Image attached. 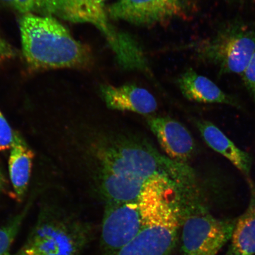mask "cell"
<instances>
[{
	"instance_id": "1",
	"label": "cell",
	"mask_w": 255,
	"mask_h": 255,
	"mask_svg": "<svg viewBox=\"0 0 255 255\" xmlns=\"http://www.w3.org/2000/svg\"><path fill=\"white\" fill-rule=\"evenodd\" d=\"M19 25L24 58L31 71L87 69L93 65L91 48L53 15L24 14Z\"/></svg>"
},
{
	"instance_id": "2",
	"label": "cell",
	"mask_w": 255,
	"mask_h": 255,
	"mask_svg": "<svg viewBox=\"0 0 255 255\" xmlns=\"http://www.w3.org/2000/svg\"><path fill=\"white\" fill-rule=\"evenodd\" d=\"M176 184L165 178L149 182L138 200L142 226L135 238L114 255H171L180 232Z\"/></svg>"
},
{
	"instance_id": "3",
	"label": "cell",
	"mask_w": 255,
	"mask_h": 255,
	"mask_svg": "<svg viewBox=\"0 0 255 255\" xmlns=\"http://www.w3.org/2000/svg\"><path fill=\"white\" fill-rule=\"evenodd\" d=\"M102 174L118 175L148 183L162 178L180 185L189 176L187 165L164 158L146 146L133 143H116L98 154Z\"/></svg>"
},
{
	"instance_id": "4",
	"label": "cell",
	"mask_w": 255,
	"mask_h": 255,
	"mask_svg": "<svg viewBox=\"0 0 255 255\" xmlns=\"http://www.w3.org/2000/svg\"><path fill=\"white\" fill-rule=\"evenodd\" d=\"M189 47L198 61L215 67L219 74L242 75L255 52V26L232 21Z\"/></svg>"
},
{
	"instance_id": "5",
	"label": "cell",
	"mask_w": 255,
	"mask_h": 255,
	"mask_svg": "<svg viewBox=\"0 0 255 255\" xmlns=\"http://www.w3.org/2000/svg\"><path fill=\"white\" fill-rule=\"evenodd\" d=\"M180 207L183 255H218L230 241L237 218H216L205 197H183Z\"/></svg>"
},
{
	"instance_id": "6",
	"label": "cell",
	"mask_w": 255,
	"mask_h": 255,
	"mask_svg": "<svg viewBox=\"0 0 255 255\" xmlns=\"http://www.w3.org/2000/svg\"><path fill=\"white\" fill-rule=\"evenodd\" d=\"M91 237L87 225L44 207L23 246L11 255H81Z\"/></svg>"
},
{
	"instance_id": "7",
	"label": "cell",
	"mask_w": 255,
	"mask_h": 255,
	"mask_svg": "<svg viewBox=\"0 0 255 255\" xmlns=\"http://www.w3.org/2000/svg\"><path fill=\"white\" fill-rule=\"evenodd\" d=\"M107 11L111 20L152 26L187 18L191 5L189 0H116Z\"/></svg>"
},
{
	"instance_id": "8",
	"label": "cell",
	"mask_w": 255,
	"mask_h": 255,
	"mask_svg": "<svg viewBox=\"0 0 255 255\" xmlns=\"http://www.w3.org/2000/svg\"><path fill=\"white\" fill-rule=\"evenodd\" d=\"M142 226L138 202H108L101 228L104 255H114L131 241Z\"/></svg>"
},
{
	"instance_id": "9",
	"label": "cell",
	"mask_w": 255,
	"mask_h": 255,
	"mask_svg": "<svg viewBox=\"0 0 255 255\" xmlns=\"http://www.w3.org/2000/svg\"><path fill=\"white\" fill-rule=\"evenodd\" d=\"M146 122L170 159L184 163L196 154L195 141L182 124L171 118L161 116H148Z\"/></svg>"
},
{
	"instance_id": "10",
	"label": "cell",
	"mask_w": 255,
	"mask_h": 255,
	"mask_svg": "<svg viewBox=\"0 0 255 255\" xmlns=\"http://www.w3.org/2000/svg\"><path fill=\"white\" fill-rule=\"evenodd\" d=\"M100 91L105 105L110 110L149 115L157 109V102L154 96L146 89L135 85L119 87L103 85Z\"/></svg>"
},
{
	"instance_id": "11",
	"label": "cell",
	"mask_w": 255,
	"mask_h": 255,
	"mask_svg": "<svg viewBox=\"0 0 255 255\" xmlns=\"http://www.w3.org/2000/svg\"><path fill=\"white\" fill-rule=\"evenodd\" d=\"M177 84L188 100L202 104H217L241 108L240 102L226 93L212 80L194 70H187L177 79Z\"/></svg>"
},
{
	"instance_id": "12",
	"label": "cell",
	"mask_w": 255,
	"mask_h": 255,
	"mask_svg": "<svg viewBox=\"0 0 255 255\" xmlns=\"http://www.w3.org/2000/svg\"><path fill=\"white\" fill-rule=\"evenodd\" d=\"M196 124L201 136L210 148L227 159L247 177L250 176L253 165L250 154L238 148L222 130L210 121L197 120Z\"/></svg>"
},
{
	"instance_id": "13",
	"label": "cell",
	"mask_w": 255,
	"mask_h": 255,
	"mask_svg": "<svg viewBox=\"0 0 255 255\" xmlns=\"http://www.w3.org/2000/svg\"><path fill=\"white\" fill-rule=\"evenodd\" d=\"M33 151L18 132H14L9 159V176L18 202L23 200L29 183Z\"/></svg>"
},
{
	"instance_id": "14",
	"label": "cell",
	"mask_w": 255,
	"mask_h": 255,
	"mask_svg": "<svg viewBox=\"0 0 255 255\" xmlns=\"http://www.w3.org/2000/svg\"><path fill=\"white\" fill-rule=\"evenodd\" d=\"M250 202L243 214L237 218L225 255H255V183L249 180Z\"/></svg>"
},
{
	"instance_id": "15",
	"label": "cell",
	"mask_w": 255,
	"mask_h": 255,
	"mask_svg": "<svg viewBox=\"0 0 255 255\" xmlns=\"http://www.w3.org/2000/svg\"><path fill=\"white\" fill-rule=\"evenodd\" d=\"M148 183L116 175L102 174V188L108 202H138Z\"/></svg>"
},
{
	"instance_id": "16",
	"label": "cell",
	"mask_w": 255,
	"mask_h": 255,
	"mask_svg": "<svg viewBox=\"0 0 255 255\" xmlns=\"http://www.w3.org/2000/svg\"><path fill=\"white\" fill-rule=\"evenodd\" d=\"M0 2L23 14L58 15L63 0H0Z\"/></svg>"
},
{
	"instance_id": "17",
	"label": "cell",
	"mask_w": 255,
	"mask_h": 255,
	"mask_svg": "<svg viewBox=\"0 0 255 255\" xmlns=\"http://www.w3.org/2000/svg\"><path fill=\"white\" fill-rule=\"evenodd\" d=\"M31 202L28 203L20 213L12 218L0 228V255H11V248L24 219L29 210Z\"/></svg>"
},
{
	"instance_id": "18",
	"label": "cell",
	"mask_w": 255,
	"mask_h": 255,
	"mask_svg": "<svg viewBox=\"0 0 255 255\" xmlns=\"http://www.w3.org/2000/svg\"><path fill=\"white\" fill-rule=\"evenodd\" d=\"M14 132L0 111V151L10 149Z\"/></svg>"
},
{
	"instance_id": "19",
	"label": "cell",
	"mask_w": 255,
	"mask_h": 255,
	"mask_svg": "<svg viewBox=\"0 0 255 255\" xmlns=\"http://www.w3.org/2000/svg\"><path fill=\"white\" fill-rule=\"evenodd\" d=\"M241 76L245 87L255 104V52Z\"/></svg>"
},
{
	"instance_id": "20",
	"label": "cell",
	"mask_w": 255,
	"mask_h": 255,
	"mask_svg": "<svg viewBox=\"0 0 255 255\" xmlns=\"http://www.w3.org/2000/svg\"><path fill=\"white\" fill-rule=\"evenodd\" d=\"M6 182L5 178L1 173V170H0V191L4 190Z\"/></svg>"
},
{
	"instance_id": "21",
	"label": "cell",
	"mask_w": 255,
	"mask_h": 255,
	"mask_svg": "<svg viewBox=\"0 0 255 255\" xmlns=\"http://www.w3.org/2000/svg\"><path fill=\"white\" fill-rule=\"evenodd\" d=\"M227 1H242V0H227Z\"/></svg>"
}]
</instances>
